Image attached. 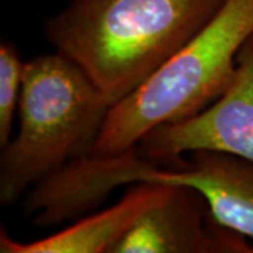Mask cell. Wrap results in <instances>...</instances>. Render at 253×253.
Masks as SVG:
<instances>
[{"mask_svg":"<svg viewBox=\"0 0 253 253\" xmlns=\"http://www.w3.org/2000/svg\"><path fill=\"white\" fill-rule=\"evenodd\" d=\"M161 162L208 149L253 162V34L241 48L225 91L193 117L154 128L136 145Z\"/></svg>","mask_w":253,"mask_h":253,"instance_id":"obj_5","label":"cell"},{"mask_svg":"<svg viewBox=\"0 0 253 253\" xmlns=\"http://www.w3.org/2000/svg\"><path fill=\"white\" fill-rule=\"evenodd\" d=\"M110 107L62 54L37 55L24 63L17 134L0 156V204H14L65 165L90 154Z\"/></svg>","mask_w":253,"mask_h":253,"instance_id":"obj_2","label":"cell"},{"mask_svg":"<svg viewBox=\"0 0 253 253\" xmlns=\"http://www.w3.org/2000/svg\"><path fill=\"white\" fill-rule=\"evenodd\" d=\"M24 63L17 46L10 42L0 45V146L11 139V131L18 111Z\"/></svg>","mask_w":253,"mask_h":253,"instance_id":"obj_8","label":"cell"},{"mask_svg":"<svg viewBox=\"0 0 253 253\" xmlns=\"http://www.w3.org/2000/svg\"><path fill=\"white\" fill-rule=\"evenodd\" d=\"M225 0H69L44 24L110 106L148 81L217 14Z\"/></svg>","mask_w":253,"mask_h":253,"instance_id":"obj_1","label":"cell"},{"mask_svg":"<svg viewBox=\"0 0 253 253\" xmlns=\"http://www.w3.org/2000/svg\"><path fill=\"white\" fill-rule=\"evenodd\" d=\"M170 186L138 183L117 204L87 214L59 232L34 242H17L1 229V253H111L145 211L162 200Z\"/></svg>","mask_w":253,"mask_h":253,"instance_id":"obj_7","label":"cell"},{"mask_svg":"<svg viewBox=\"0 0 253 253\" xmlns=\"http://www.w3.org/2000/svg\"><path fill=\"white\" fill-rule=\"evenodd\" d=\"M246 238L218 225L207 201L191 187L170 186L111 253H252Z\"/></svg>","mask_w":253,"mask_h":253,"instance_id":"obj_6","label":"cell"},{"mask_svg":"<svg viewBox=\"0 0 253 253\" xmlns=\"http://www.w3.org/2000/svg\"><path fill=\"white\" fill-rule=\"evenodd\" d=\"M253 34V0H225L217 14L138 89L111 106L90 154L131 149L154 128L193 117L225 91Z\"/></svg>","mask_w":253,"mask_h":253,"instance_id":"obj_3","label":"cell"},{"mask_svg":"<svg viewBox=\"0 0 253 253\" xmlns=\"http://www.w3.org/2000/svg\"><path fill=\"white\" fill-rule=\"evenodd\" d=\"M176 158L170 166L151 159L138 146L111 156L109 180L118 189L151 183L187 186L204 197L218 225L253 239V162L219 151H194Z\"/></svg>","mask_w":253,"mask_h":253,"instance_id":"obj_4","label":"cell"}]
</instances>
